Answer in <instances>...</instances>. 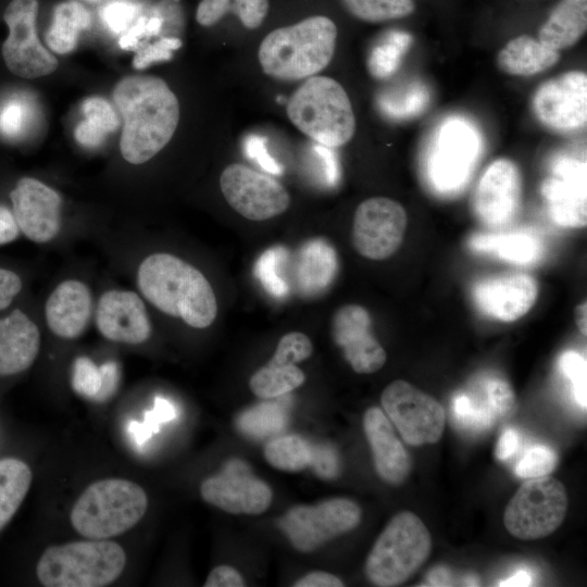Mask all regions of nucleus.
Wrapping results in <instances>:
<instances>
[{
    "mask_svg": "<svg viewBox=\"0 0 587 587\" xmlns=\"http://www.w3.org/2000/svg\"><path fill=\"white\" fill-rule=\"evenodd\" d=\"M37 0H12L3 13L9 28L2 45L4 63L11 73L27 79L49 75L58 66L37 36Z\"/></svg>",
    "mask_w": 587,
    "mask_h": 587,
    "instance_id": "obj_11",
    "label": "nucleus"
},
{
    "mask_svg": "<svg viewBox=\"0 0 587 587\" xmlns=\"http://www.w3.org/2000/svg\"><path fill=\"white\" fill-rule=\"evenodd\" d=\"M177 415L174 404L162 397L154 399L153 408L146 411L143 420L130 421L127 434L135 448L141 450L151 436L160 430V425L174 420Z\"/></svg>",
    "mask_w": 587,
    "mask_h": 587,
    "instance_id": "obj_37",
    "label": "nucleus"
},
{
    "mask_svg": "<svg viewBox=\"0 0 587 587\" xmlns=\"http://www.w3.org/2000/svg\"><path fill=\"white\" fill-rule=\"evenodd\" d=\"M34 107L30 100L14 97L0 108V134L9 139L20 138L32 124Z\"/></svg>",
    "mask_w": 587,
    "mask_h": 587,
    "instance_id": "obj_38",
    "label": "nucleus"
},
{
    "mask_svg": "<svg viewBox=\"0 0 587 587\" xmlns=\"http://www.w3.org/2000/svg\"><path fill=\"white\" fill-rule=\"evenodd\" d=\"M33 474L21 459H0V530L11 521L24 501Z\"/></svg>",
    "mask_w": 587,
    "mask_h": 587,
    "instance_id": "obj_31",
    "label": "nucleus"
},
{
    "mask_svg": "<svg viewBox=\"0 0 587 587\" xmlns=\"http://www.w3.org/2000/svg\"><path fill=\"white\" fill-rule=\"evenodd\" d=\"M82 111L85 121L105 135L116 130L120 125L112 105L101 97H89L84 100Z\"/></svg>",
    "mask_w": 587,
    "mask_h": 587,
    "instance_id": "obj_41",
    "label": "nucleus"
},
{
    "mask_svg": "<svg viewBox=\"0 0 587 587\" xmlns=\"http://www.w3.org/2000/svg\"><path fill=\"white\" fill-rule=\"evenodd\" d=\"M148 497L128 479L104 478L89 485L74 503L73 528L89 539H107L125 533L145 515Z\"/></svg>",
    "mask_w": 587,
    "mask_h": 587,
    "instance_id": "obj_6",
    "label": "nucleus"
},
{
    "mask_svg": "<svg viewBox=\"0 0 587 587\" xmlns=\"http://www.w3.org/2000/svg\"><path fill=\"white\" fill-rule=\"evenodd\" d=\"M264 457L277 470L299 472L310 465L311 446L299 436H280L266 444Z\"/></svg>",
    "mask_w": 587,
    "mask_h": 587,
    "instance_id": "obj_34",
    "label": "nucleus"
},
{
    "mask_svg": "<svg viewBox=\"0 0 587 587\" xmlns=\"http://www.w3.org/2000/svg\"><path fill=\"white\" fill-rule=\"evenodd\" d=\"M562 372L571 379L576 401L586 408V361L575 351H566L560 358Z\"/></svg>",
    "mask_w": 587,
    "mask_h": 587,
    "instance_id": "obj_43",
    "label": "nucleus"
},
{
    "mask_svg": "<svg viewBox=\"0 0 587 587\" xmlns=\"http://www.w3.org/2000/svg\"><path fill=\"white\" fill-rule=\"evenodd\" d=\"M137 283L143 297L158 310L191 327L207 328L216 319V297L207 277L173 254L160 252L143 259Z\"/></svg>",
    "mask_w": 587,
    "mask_h": 587,
    "instance_id": "obj_2",
    "label": "nucleus"
},
{
    "mask_svg": "<svg viewBox=\"0 0 587 587\" xmlns=\"http://www.w3.org/2000/svg\"><path fill=\"white\" fill-rule=\"evenodd\" d=\"M427 582L432 586H448L451 585V576L445 567H434L427 575Z\"/></svg>",
    "mask_w": 587,
    "mask_h": 587,
    "instance_id": "obj_57",
    "label": "nucleus"
},
{
    "mask_svg": "<svg viewBox=\"0 0 587 587\" xmlns=\"http://www.w3.org/2000/svg\"><path fill=\"white\" fill-rule=\"evenodd\" d=\"M220 187L227 203L250 221L273 218L290 205V195L278 180L241 163L223 170Z\"/></svg>",
    "mask_w": 587,
    "mask_h": 587,
    "instance_id": "obj_12",
    "label": "nucleus"
},
{
    "mask_svg": "<svg viewBox=\"0 0 587 587\" xmlns=\"http://www.w3.org/2000/svg\"><path fill=\"white\" fill-rule=\"evenodd\" d=\"M538 291V283L533 276L512 273L480 280L474 288V298L484 313L509 323L533 308Z\"/></svg>",
    "mask_w": 587,
    "mask_h": 587,
    "instance_id": "obj_18",
    "label": "nucleus"
},
{
    "mask_svg": "<svg viewBox=\"0 0 587 587\" xmlns=\"http://www.w3.org/2000/svg\"><path fill=\"white\" fill-rule=\"evenodd\" d=\"M369 311L359 304L340 307L332 319V336L344 351L352 370L359 374H372L380 370L387 360L383 346L371 332Z\"/></svg>",
    "mask_w": 587,
    "mask_h": 587,
    "instance_id": "obj_16",
    "label": "nucleus"
},
{
    "mask_svg": "<svg viewBox=\"0 0 587 587\" xmlns=\"http://www.w3.org/2000/svg\"><path fill=\"white\" fill-rule=\"evenodd\" d=\"M304 380L303 371L295 364L266 365L250 377L249 387L257 397L273 399L292 391L301 386Z\"/></svg>",
    "mask_w": 587,
    "mask_h": 587,
    "instance_id": "obj_33",
    "label": "nucleus"
},
{
    "mask_svg": "<svg viewBox=\"0 0 587 587\" xmlns=\"http://www.w3.org/2000/svg\"><path fill=\"white\" fill-rule=\"evenodd\" d=\"M12 213L20 230L32 241H51L61 228L60 195L33 177L18 179L11 191Z\"/></svg>",
    "mask_w": 587,
    "mask_h": 587,
    "instance_id": "obj_15",
    "label": "nucleus"
},
{
    "mask_svg": "<svg viewBox=\"0 0 587 587\" xmlns=\"http://www.w3.org/2000/svg\"><path fill=\"white\" fill-rule=\"evenodd\" d=\"M118 382L120 370L116 362L97 365L88 357H78L73 363L72 388L86 399L96 402L109 400L117 390Z\"/></svg>",
    "mask_w": 587,
    "mask_h": 587,
    "instance_id": "obj_29",
    "label": "nucleus"
},
{
    "mask_svg": "<svg viewBox=\"0 0 587 587\" xmlns=\"http://www.w3.org/2000/svg\"><path fill=\"white\" fill-rule=\"evenodd\" d=\"M22 289L20 276L7 268H0V310L8 308Z\"/></svg>",
    "mask_w": 587,
    "mask_h": 587,
    "instance_id": "obj_52",
    "label": "nucleus"
},
{
    "mask_svg": "<svg viewBox=\"0 0 587 587\" xmlns=\"http://www.w3.org/2000/svg\"><path fill=\"white\" fill-rule=\"evenodd\" d=\"M229 0H201L196 11V21L210 27L228 14Z\"/></svg>",
    "mask_w": 587,
    "mask_h": 587,
    "instance_id": "obj_50",
    "label": "nucleus"
},
{
    "mask_svg": "<svg viewBox=\"0 0 587 587\" xmlns=\"http://www.w3.org/2000/svg\"><path fill=\"white\" fill-rule=\"evenodd\" d=\"M338 30L327 16L313 15L267 34L258 50L265 75L280 82L307 79L330 63Z\"/></svg>",
    "mask_w": 587,
    "mask_h": 587,
    "instance_id": "obj_3",
    "label": "nucleus"
},
{
    "mask_svg": "<svg viewBox=\"0 0 587 587\" xmlns=\"http://www.w3.org/2000/svg\"><path fill=\"white\" fill-rule=\"evenodd\" d=\"M295 587H342L344 583L337 576L327 572H311L298 579Z\"/></svg>",
    "mask_w": 587,
    "mask_h": 587,
    "instance_id": "obj_53",
    "label": "nucleus"
},
{
    "mask_svg": "<svg viewBox=\"0 0 587 587\" xmlns=\"http://www.w3.org/2000/svg\"><path fill=\"white\" fill-rule=\"evenodd\" d=\"M76 1H83L87 3H98L100 0H76Z\"/></svg>",
    "mask_w": 587,
    "mask_h": 587,
    "instance_id": "obj_60",
    "label": "nucleus"
},
{
    "mask_svg": "<svg viewBox=\"0 0 587 587\" xmlns=\"http://www.w3.org/2000/svg\"><path fill=\"white\" fill-rule=\"evenodd\" d=\"M363 429L378 476L388 484H401L410 474L411 458L389 419L379 408L372 407L364 414Z\"/></svg>",
    "mask_w": 587,
    "mask_h": 587,
    "instance_id": "obj_22",
    "label": "nucleus"
},
{
    "mask_svg": "<svg viewBox=\"0 0 587 587\" xmlns=\"http://www.w3.org/2000/svg\"><path fill=\"white\" fill-rule=\"evenodd\" d=\"M541 193L552 220L573 228L586 226V167L575 160H562L542 186Z\"/></svg>",
    "mask_w": 587,
    "mask_h": 587,
    "instance_id": "obj_19",
    "label": "nucleus"
},
{
    "mask_svg": "<svg viewBox=\"0 0 587 587\" xmlns=\"http://www.w3.org/2000/svg\"><path fill=\"white\" fill-rule=\"evenodd\" d=\"M312 352V341L305 334L290 332L279 339L275 353L267 365L282 366L296 364L310 358Z\"/></svg>",
    "mask_w": 587,
    "mask_h": 587,
    "instance_id": "obj_39",
    "label": "nucleus"
},
{
    "mask_svg": "<svg viewBox=\"0 0 587 587\" xmlns=\"http://www.w3.org/2000/svg\"><path fill=\"white\" fill-rule=\"evenodd\" d=\"M432 536L411 511L397 513L373 545L365 575L375 586L394 587L408 580L428 559Z\"/></svg>",
    "mask_w": 587,
    "mask_h": 587,
    "instance_id": "obj_7",
    "label": "nucleus"
},
{
    "mask_svg": "<svg viewBox=\"0 0 587 587\" xmlns=\"http://www.w3.org/2000/svg\"><path fill=\"white\" fill-rule=\"evenodd\" d=\"M471 246L520 264L538 260L542 251L539 240L528 233L476 235L471 239Z\"/></svg>",
    "mask_w": 587,
    "mask_h": 587,
    "instance_id": "obj_32",
    "label": "nucleus"
},
{
    "mask_svg": "<svg viewBox=\"0 0 587 587\" xmlns=\"http://www.w3.org/2000/svg\"><path fill=\"white\" fill-rule=\"evenodd\" d=\"M99 333L114 342L138 345L151 334V324L141 298L128 290L104 292L97 307Z\"/></svg>",
    "mask_w": 587,
    "mask_h": 587,
    "instance_id": "obj_17",
    "label": "nucleus"
},
{
    "mask_svg": "<svg viewBox=\"0 0 587 587\" xmlns=\"http://www.w3.org/2000/svg\"><path fill=\"white\" fill-rule=\"evenodd\" d=\"M286 113L302 134L328 148L348 143L355 133V116L348 93L327 76L304 79L288 99Z\"/></svg>",
    "mask_w": 587,
    "mask_h": 587,
    "instance_id": "obj_4",
    "label": "nucleus"
},
{
    "mask_svg": "<svg viewBox=\"0 0 587 587\" xmlns=\"http://www.w3.org/2000/svg\"><path fill=\"white\" fill-rule=\"evenodd\" d=\"M138 13V7L130 2L115 1L101 9L100 15L104 25L114 34L126 32Z\"/></svg>",
    "mask_w": 587,
    "mask_h": 587,
    "instance_id": "obj_44",
    "label": "nucleus"
},
{
    "mask_svg": "<svg viewBox=\"0 0 587 587\" xmlns=\"http://www.w3.org/2000/svg\"><path fill=\"white\" fill-rule=\"evenodd\" d=\"M40 349L37 325L21 310L0 319V376L24 372Z\"/></svg>",
    "mask_w": 587,
    "mask_h": 587,
    "instance_id": "obj_24",
    "label": "nucleus"
},
{
    "mask_svg": "<svg viewBox=\"0 0 587 587\" xmlns=\"http://www.w3.org/2000/svg\"><path fill=\"white\" fill-rule=\"evenodd\" d=\"M558 455L547 446L529 448L515 467V473L522 478H534L549 475L557 466Z\"/></svg>",
    "mask_w": 587,
    "mask_h": 587,
    "instance_id": "obj_40",
    "label": "nucleus"
},
{
    "mask_svg": "<svg viewBox=\"0 0 587 587\" xmlns=\"http://www.w3.org/2000/svg\"><path fill=\"white\" fill-rule=\"evenodd\" d=\"M287 423L285 410L276 404L264 402L257 404L237 419V426L251 438H265L282 432Z\"/></svg>",
    "mask_w": 587,
    "mask_h": 587,
    "instance_id": "obj_35",
    "label": "nucleus"
},
{
    "mask_svg": "<svg viewBox=\"0 0 587 587\" xmlns=\"http://www.w3.org/2000/svg\"><path fill=\"white\" fill-rule=\"evenodd\" d=\"M74 135L78 143L86 148L99 147L107 137L103 132L91 126L85 120L76 126Z\"/></svg>",
    "mask_w": 587,
    "mask_h": 587,
    "instance_id": "obj_54",
    "label": "nucleus"
},
{
    "mask_svg": "<svg viewBox=\"0 0 587 587\" xmlns=\"http://www.w3.org/2000/svg\"><path fill=\"white\" fill-rule=\"evenodd\" d=\"M338 259L333 246L324 239L307 241L298 252L295 282L300 292L315 295L326 289L337 275Z\"/></svg>",
    "mask_w": 587,
    "mask_h": 587,
    "instance_id": "obj_25",
    "label": "nucleus"
},
{
    "mask_svg": "<svg viewBox=\"0 0 587 587\" xmlns=\"http://www.w3.org/2000/svg\"><path fill=\"white\" fill-rule=\"evenodd\" d=\"M354 17L382 23L409 16L415 10L414 0H340Z\"/></svg>",
    "mask_w": 587,
    "mask_h": 587,
    "instance_id": "obj_36",
    "label": "nucleus"
},
{
    "mask_svg": "<svg viewBox=\"0 0 587 587\" xmlns=\"http://www.w3.org/2000/svg\"><path fill=\"white\" fill-rule=\"evenodd\" d=\"M161 22L158 17H139L132 26L123 33L120 38V47L124 50H135L143 37L155 35L160 28Z\"/></svg>",
    "mask_w": 587,
    "mask_h": 587,
    "instance_id": "obj_49",
    "label": "nucleus"
},
{
    "mask_svg": "<svg viewBox=\"0 0 587 587\" xmlns=\"http://www.w3.org/2000/svg\"><path fill=\"white\" fill-rule=\"evenodd\" d=\"M243 578L240 573L228 565H218L208 575L204 587H242Z\"/></svg>",
    "mask_w": 587,
    "mask_h": 587,
    "instance_id": "obj_51",
    "label": "nucleus"
},
{
    "mask_svg": "<svg viewBox=\"0 0 587 587\" xmlns=\"http://www.w3.org/2000/svg\"><path fill=\"white\" fill-rule=\"evenodd\" d=\"M361 515L354 501L332 498L315 505L291 508L279 521V526L298 551L311 552L355 528Z\"/></svg>",
    "mask_w": 587,
    "mask_h": 587,
    "instance_id": "obj_10",
    "label": "nucleus"
},
{
    "mask_svg": "<svg viewBox=\"0 0 587 587\" xmlns=\"http://www.w3.org/2000/svg\"><path fill=\"white\" fill-rule=\"evenodd\" d=\"M519 435L515 429L508 428L500 436L495 449V455L498 460L509 459L517 449Z\"/></svg>",
    "mask_w": 587,
    "mask_h": 587,
    "instance_id": "obj_56",
    "label": "nucleus"
},
{
    "mask_svg": "<svg viewBox=\"0 0 587 587\" xmlns=\"http://www.w3.org/2000/svg\"><path fill=\"white\" fill-rule=\"evenodd\" d=\"M532 585V575L526 571H520L512 575L511 577L502 580L499 586L505 587H519V586H530Z\"/></svg>",
    "mask_w": 587,
    "mask_h": 587,
    "instance_id": "obj_58",
    "label": "nucleus"
},
{
    "mask_svg": "<svg viewBox=\"0 0 587 587\" xmlns=\"http://www.w3.org/2000/svg\"><path fill=\"white\" fill-rule=\"evenodd\" d=\"M202 499L232 514L257 515L272 502V490L250 472H228L204 479L200 486Z\"/></svg>",
    "mask_w": 587,
    "mask_h": 587,
    "instance_id": "obj_20",
    "label": "nucleus"
},
{
    "mask_svg": "<svg viewBox=\"0 0 587 587\" xmlns=\"http://www.w3.org/2000/svg\"><path fill=\"white\" fill-rule=\"evenodd\" d=\"M575 322L582 333V335H587V303H580L575 308Z\"/></svg>",
    "mask_w": 587,
    "mask_h": 587,
    "instance_id": "obj_59",
    "label": "nucleus"
},
{
    "mask_svg": "<svg viewBox=\"0 0 587 587\" xmlns=\"http://www.w3.org/2000/svg\"><path fill=\"white\" fill-rule=\"evenodd\" d=\"M587 29V0H561L538 33L539 41L555 51L574 46Z\"/></svg>",
    "mask_w": 587,
    "mask_h": 587,
    "instance_id": "obj_26",
    "label": "nucleus"
},
{
    "mask_svg": "<svg viewBox=\"0 0 587 587\" xmlns=\"http://www.w3.org/2000/svg\"><path fill=\"white\" fill-rule=\"evenodd\" d=\"M180 46L179 40L174 38H164L160 41L142 47L137 51L133 60V66L136 70H142L152 62L167 60L171 57V50Z\"/></svg>",
    "mask_w": 587,
    "mask_h": 587,
    "instance_id": "obj_47",
    "label": "nucleus"
},
{
    "mask_svg": "<svg viewBox=\"0 0 587 587\" xmlns=\"http://www.w3.org/2000/svg\"><path fill=\"white\" fill-rule=\"evenodd\" d=\"M538 121L549 129L571 133L587 121V75L580 71L563 73L542 83L533 98Z\"/></svg>",
    "mask_w": 587,
    "mask_h": 587,
    "instance_id": "obj_14",
    "label": "nucleus"
},
{
    "mask_svg": "<svg viewBox=\"0 0 587 587\" xmlns=\"http://www.w3.org/2000/svg\"><path fill=\"white\" fill-rule=\"evenodd\" d=\"M380 402L386 416L408 445L435 444L441 438L446 413L430 395L397 379L383 390Z\"/></svg>",
    "mask_w": 587,
    "mask_h": 587,
    "instance_id": "obj_9",
    "label": "nucleus"
},
{
    "mask_svg": "<svg viewBox=\"0 0 587 587\" xmlns=\"http://www.w3.org/2000/svg\"><path fill=\"white\" fill-rule=\"evenodd\" d=\"M567 503L566 489L557 478L549 475L526 478L508 502L503 523L515 538L541 539L561 526Z\"/></svg>",
    "mask_w": 587,
    "mask_h": 587,
    "instance_id": "obj_8",
    "label": "nucleus"
},
{
    "mask_svg": "<svg viewBox=\"0 0 587 587\" xmlns=\"http://www.w3.org/2000/svg\"><path fill=\"white\" fill-rule=\"evenodd\" d=\"M315 473L325 479L335 478L339 473L337 452L327 445L311 447V462Z\"/></svg>",
    "mask_w": 587,
    "mask_h": 587,
    "instance_id": "obj_48",
    "label": "nucleus"
},
{
    "mask_svg": "<svg viewBox=\"0 0 587 587\" xmlns=\"http://www.w3.org/2000/svg\"><path fill=\"white\" fill-rule=\"evenodd\" d=\"M113 100L124 122L120 140L123 158L130 164L149 161L177 128V97L160 77L130 75L116 83Z\"/></svg>",
    "mask_w": 587,
    "mask_h": 587,
    "instance_id": "obj_1",
    "label": "nucleus"
},
{
    "mask_svg": "<svg viewBox=\"0 0 587 587\" xmlns=\"http://www.w3.org/2000/svg\"><path fill=\"white\" fill-rule=\"evenodd\" d=\"M90 314V290L86 284L76 279L59 284L45 305L48 327L63 339L79 337L89 322Z\"/></svg>",
    "mask_w": 587,
    "mask_h": 587,
    "instance_id": "obj_23",
    "label": "nucleus"
},
{
    "mask_svg": "<svg viewBox=\"0 0 587 587\" xmlns=\"http://www.w3.org/2000/svg\"><path fill=\"white\" fill-rule=\"evenodd\" d=\"M407 225L408 215L399 202L387 197L369 198L354 212L352 245L366 259H388L400 248Z\"/></svg>",
    "mask_w": 587,
    "mask_h": 587,
    "instance_id": "obj_13",
    "label": "nucleus"
},
{
    "mask_svg": "<svg viewBox=\"0 0 587 587\" xmlns=\"http://www.w3.org/2000/svg\"><path fill=\"white\" fill-rule=\"evenodd\" d=\"M521 197V177L508 159L494 161L484 172L475 193V210L485 224L500 226L514 215Z\"/></svg>",
    "mask_w": 587,
    "mask_h": 587,
    "instance_id": "obj_21",
    "label": "nucleus"
},
{
    "mask_svg": "<svg viewBox=\"0 0 587 587\" xmlns=\"http://www.w3.org/2000/svg\"><path fill=\"white\" fill-rule=\"evenodd\" d=\"M268 12V0H229L228 13L235 14L248 29L259 28Z\"/></svg>",
    "mask_w": 587,
    "mask_h": 587,
    "instance_id": "obj_45",
    "label": "nucleus"
},
{
    "mask_svg": "<svg viewBox=\"0 0 587 587\" xmlns=\"http://www.w3.org/2000/svg\"><path fill=\"white\" fill-rule=\"evenodd\" d=\"M559 60V51L547 48L528 35L512 38L497 55L498 67L514 76L536 75L553 66Z\"/></svg>",
    "mask_w": 587,
    "mask_h": 587,
    "instance_id": "obj_27",
    "label": "nucleus"
},
{
    "mask_svg": "<svg viewBox=\"0 0 587 587\" xmlns=\"http://www.w3.org/2000/svg\"><path fill=\"white\" fill-rule=\"evenodd\" d=\"M125 564V551L117 542L83 540L48 547L36 574L46 587H102L117 579Z\"/></svg>",
    "mask_w": 587,
    "mask_h": 587,
    "instance_id": "obj_5",
    "label": "nucleus"
},
{
    "mask_svg": "<svg viewBox=\"0 0 587 587\" xmlns=\"http://www.w3.org/2000/svg\"><path fill=\"white\" fill-rule=\"evenodd\" d=\"M453 135L441 137L432 163L434 182L447 189L460 184L474 155L471 138L461 136L460 127H453Z\"/></svg>",
    "mask_w": 587,
    "mask_h": 587,
    "instance_id": "obj_28",
    "label": "nucleus"
},
{
    "mask_svg": "<svg viewBox=\"0 0 587 587\" xmlns=\"http://www.w3.org/2000/svg\"><path fill=\"white\" fill-rule=\"evenodd\" d=\"M486 398L488 410L496 415H505L515 403L511 386L503 379L491 378L486 382Z\"/></svg>",
    "mask_w": 587,
    "mask_h": 587,
    "instance_id": "obj_46",
    "label": "nucleus"
},
{
    "mask_svg": "<svg viewBox=\"0 0 587 587\" xmlns=\"http://www.w3.org/2000/svg\"><path fill=\"white\" fill-rule=\"evenodd\" d=\"M283 254V249H268L260 257L255 267L258 278H260L266 290L275 296H283L287 291L286 284L277 273Z\"/></svg>",
    "mask_w": 587,
    "mask_h": 587,
    "instance_id": "obj_42",
    "label": "nucleus"
},
{
    "mask_svg": "<svg viewBox=\"0 0 587 587\" xmlns=\"http://www.w3.org/2000/svg\"><path fill=\"white\" fill-rule=\"evenodd\" d=\"M20 232L13 213L8 208L0 205V246L16 239Z\"/></svg>",
    "mask_w": 587,
    "mask_h": 587,
    "instance_id": "obj_55",
    "label": "nucleus"
},
{
    "mask_svg": "<svg viewBox=\"0 0 587 587\" xmlns=\"http://www.w3.org/2000/svg\"><path fill=\"white\" fill-rule=\"evenodd\" d=\"M90 24V13L79 1L61 2L53 10L46 42L52 51L66 54L76 48L79 34Z\"/></svg>",
    "mask_w": 587,
    "mask_h": 587,
    "instance_id": "obj_30",
    "label": "nucleus"
}]
</instances>
